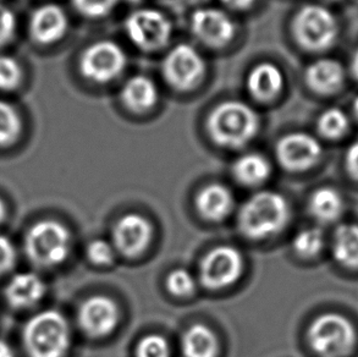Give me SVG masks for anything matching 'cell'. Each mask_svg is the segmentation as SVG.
<instances>
[{"instance_id": "cell-1", "label": "cell", "mask_w": 358, "mask_h": 357, "mask_svg": "<svg viewBox=\"0 0 358 357\" xmlns=\"http://www.w3.org/2000/svg\"><path fill=\"white\" fill-rule=\"evenodd\" d=\"M261 119L246 102L230 99L214 106L209 113L206 129L212 142L227 150H240L256 139Z\"/></svg>"}, {"instance_id": "cell-26", "label": "cell", "mask_w": 358, "mask_h": 357, "mask_svg": "<svg viewBox=\"0 0 358 357\" xmlns=\"http://www.w3.org/2000/svg\"><path fill=\"white\" fill-rule=\"evenodd\" d=\"M22 120L19 111L5 101H0V147H9L19 140Z\"/></svg>"}, {"instance_id": "cell-32", "label": "cell", "mask_w": 358, "mask_h": 357, "mask_svg": "<svg viewBox=\"0 0 358 357\" xmlns=\"http://www.w3.org/2000/svg\"><path fill=\"white\" fill-rule=\"evenodd\" d=\"M117 250L113 246L112 242L96 239L88 244L86 255L90 262L96 266H109L114 262Z\"/></svg>"}, {"instance_id": "cell-34", "label": "cell", "mask_w": 358, "mask_h": 357, "mask_svg": "<svg viewBox=\"0 0 358 357\" xmlns=\"http://www.w3.org/2000/svg\"><path fill=\"white\" fill-rule=\"evenodd\" d=\"M17 261V253L9 237L0 235V276L9 273Z\"/></svg>"}, {"instance_id": "cell-16", "label": "cell", "mask_w": 358, "mask_h": 357, "mask_svg": "<svg viewBox=\"0 0 358 357\" xmlns=\"http://www.w3.org/2000/svg\"><path fill=\"white\" fill-rule=\"evenodd\" d=\"M285 75L279 65L271 62L256 64L247 75L246 88L250 96L262 103H271L285 88Z\"/></svg>"}, {"instance_id": "cell-28", "label": "cell", "mask_w": 358, "mask_h": 357, "mask_svg": "<svg viewBox=\"0 0 358 357\" xmlns=\"http://www.w3.org/2000/svg\"><path fill=\"white\" fill-rule=\"evenodd\" d=\"M166 289L175 298H189L196 291V280L189 270L178 268L170 272L165 280Z\"/></svg>"}, {"instance_id": "cell-41", "label": "cell", "mask_w": 358, "mask_h": 357, "mask_svg": "<svg viewBox=\"0 0 358 357\" xmlns=\"http://www.w3.org/2000/svg\"><path fill=\"white\" fill-rule=\"evenodd\" d=\"M327 1H339V0H327Z\"/></svg>"}, {"instance_id": "cell-38", "label": "cell", "mask_w": 358, "mask_h": 357, "mask_svg": "<svg viewBox=\"0 0 358 357\" xmlns=\"http://www.w3.org/2000/svg\"><path fill=\"white\" fill-rule=\"evenodd\" d=\"M350 68H351V74H352V76H354V78L358 81V48L356 49V52H355L354 55H352Z\"/></svg>"}, {"instance_id": "cell-14", "label": "cell", "mask_w": 358, "mask_h": 357, "mask_svg": "<svg viewBox=\"0 0 358 357\" xmlns=\"http://www.w3.org/2000/svg\"><path fill=\"white\" fill-rule=\"evenodd\" d=\"M153 239V227L137 213L125 214L113 229V246L122 256L136 258L147 251Z\"/></svg>"}, {"instance_id": "cell-21", "label": "cell", "mask_w": 358, "mask_h": 357, "mask_svg": "<svg viewBox=\"0 0 358 357\" xmlns=\"http://www.w3.org/2000/svg\"><path fill=\"white\" fill-rule=\"evenodd\" d=\"M181 350L184 357H218L220 344L209 327L194 324L182 335Z\"/></svg>"}, {"instance_id": "cell-11", "label": "cell", "mask_w": 358, "mask_h": 357, "mask_svg": "<svg viewBox=\"0 0 358 357\" xmlns=\"http://www.w3.org/2000/svg\"><path fill=\"white\" fill-rule=\"evenodd\" d=\"M189 29L199 43L212 49L227 47L236 36V24L233 18L219 8L196 10L189 21Z\"/></svg>"}, {"instance_id": "cell-27", "label": "cell", "mask_w": 358, "mask_h": 357, "mask_svg": "<svg viewBox=\"0 0 358 357\" xmlns=\"http://www.w3.org/2000/svg\"><path fill=\"white\" fill-rule=\"evenodd\" d=\"M324 245V232L320 227L302 229L292 240V247L296 255L307 260L318 256L323 251Z\"/></svg>"}, {"instance_id": "cell-4", "label": "cell", "mask_w": 358, "mask_h": 357, "mask_svg": "<svg viewBox=\"0 0 358 357\" xmlns=\"http://www.w3.org/2000/svg\"><path fill=\"white\" fill-rule=\"evenodd\" d=\"M73 248V237L63 223L42 219L34 223L24 237V251L29 263L50 270L62 266Z\"/></svg>"}, {"instance_id": "cell-17", "label": "cell", "mask_w": 358, "mask_h": 357, "mask_svg": "<svg viewBox=\"0 0 358 357\" xmlns=\"http://www.w3.org/2000/svg\"><path fill=\"white\" fill-rule=\"evenodd\" d=\"M47 286L34 272H21L13 275L5 285L4 298L10 307L17 311L34 309L43 300Z\"/></svg>"}, {"instance_id": "cell-13", "label": "cell", "mask_w": 358, "mask_h": 357, "mask_svg": "<svg viewBox=\"0 0 358 357\" xmlns=\"http://www.w3.org/2000/svg\"><path fill=\"white\" fill-rule=\"evenodd\" d=\"M78 323L80 329L90 338H106L120 323V309L114 300L96 295L85 300L80 306Z\"/></svg>"}, {"instance_id": "cell-15", "label": "cell", "mask_w": 358, "mask_h": 357, "mask_svg": "<svg viewBox=\"0 0 358 357\" xmlns=\"http://www.w3.org/2000/svg\"><path fill=\"white\" fill-rule=\"evenodd\" d=\"M29 29V36L36 43H57L68 32V15L62 6L54 3L42 5L31 15Z\"/></svg>"}, {"instance_id": "cell-7", "label": "cell", "mask_w": 358, "mask_h": 357, "mask_svg": "<svg viewBox=\"0 0 358 357\" xmlns=\"http://www.w3.org/2000/svg\"><path fill=\"white\" fill-rule=\"evenodd\" d=\"M126 37L136 48L155 53L165 48L173 36V24L160 10L142 8L130 13L124 22Z\"/></svg>"}, {"instance_id": "cell-20", "label": "cell", "mask_w": 358, "mask_h": 357, "mask_svg": "<svg viewBox=\"0 0 358 357\" xmlns=\"http://www.w3.org/2000/svg\"><path fill=\"white\" fill-rule=\"evenodd\" d=\"M234 196L227 186L210 183L196 196V208L199 216L207 222H222L229 217L234 208Z\"/></svg>"}, {"instance_id": "cell-18", "label": "cell", "mask_w": 358, "mask_h": 357, "mask_svg": "<svg viewBox=\"0 0 358 357\" xmlns=\"http://www.w3.org/2000/svg\"><path fill=\"white\" fill-rule=\"evenodd\" d=\"M345 78V68L335 59H318L310 64L305 71L306 85L322 96H330L339 92L344 86Z\"/></svg>"}, {"instance_id": "cell-36", "label": "cell", "mask_w": 358, "mask_h": 357, "mask_svg": "<svg viewBox=\"0 0 358 357\" xmlns=\"http://www.w3.org/2000/svg\"><path fill=\"white\" fill-rule=\"evenodd\" d=\"M224 6L235 11H245L251 9L256 4L257 0H220Z\"/></svg>"}, {"instance_id": "cell-10", "label": "cell", "mask_w": 358, "mask_h": 357, "mask_svg": "<svg viewBox=\"0 0 358 357\" xmlns=\"http://www.w3.org/2000/svg\"><path fill=\"white\" fill-rule=\"evenodd\" d=\"M243 272V257L233 246H218L209 251L199 266V279L206 289H227L238 283Z\"/></svg>"}, {"instance_id": "cell-5", "label": "cell", "mask_w": 358, "mask_h": 357, "mask_svg": "<svg viewBox=\"0 0 358 357\" xmlns=\"http://www.w3.org/2000/svg\"><path fill=\"white\" fill-rule=\"evenodd\" d=\"M291 29L296 43L313 53L331 48L339 37L338 20L324 5L301 6L292 19Z\"/></svg>"}, {"instance_id": "cell-2", "label": "cell", "mask_w": 358, "mask_h": 357, "mask_svg": "<svg viewBox=\"0 0 358 357\" xmlns=\"http://www.w3.org/2000/svg\"><path fill=\"white\" fill-rule=\"evenodd\" d=\"M290 220V206L275 191H261L247 200L238 214L240 232L250 240L261 241L282 232Z\"/></svg>"}, {"instance_id": "cell-29", "label": "cell", "mask_w": 358, "mask_h": 357, "mask_svg": "<svg viewBox=\"0 0 358 357\" xmlns=\"http://www.w3.org/2000/svg\"><path fill=\"white\" fill-rule=\"evenodd\" d=\"M120 0H71L78 14L87 19H103L112 14Z\"/></svg>"}, {"instance_id": "cell-3", "label": "cell", "mask_w": 358, "mask_h": 357, "mask_svg": "<svg viewBox=\"0 0 358 357\" xmlns=\"http://www.w3.org/2000/svg\"><path fill=\"white\" fill-rule=\"evenodd\" d=\"M73 342L66 317L58 309L34 314L22 329V345L27 357H65Z\"/></svg>"}, {"instance_id": "cell-42", "label": "cell", "mask_w": 358, "mask_h": 357, "mask_svg": "<svg viewBox=\"0 0 358 357\" xmlns=\"http://www.w3.org/2000/svg\"><path fill=\"white\" fill-rule=\"evenodd\" d=\"M131 1H136V0H131Z\"/></svg>"}, {"instance_id": "cell-24", "label": "cell", "mask_w": 358, "mask_h": 357, "mask_svg": "<svg viewBox=\"0 0 358 357\" xmlns=\"http://www.w3.org/2000/svg\"><path fill=\"white\" fill-rule=\"evenodd\" d=\"M233 174L238 183L253 188L262 185L269 178L271 165L264 155L246 153L235 160Z\"/></svg>"}, {"instance_id": "cell-6", "label": "cell", "mask_w": 358, "mask_h": 357, "mask_svg": "<svg viewBox=\"0 0 358 357\" xmlns=\"http://www.w3.org/2000/svg\"><path fill=\"white\" fill-rule=\"evenodd\" d=\"M307 342L320 357H346L355 349L357 334L354 324L343 314H320L310 323Z\"/></svg>"}, {"instance_id": "cell-35", "label": "cell", "mask_w": 358, "mask_h": 357, "mask_svg": "<svg viewBox=\"0 0 358 357\" xmlns=\"http://www.w3.org/2000/svg\"><path fill=\"white\" fill-rule=\"evenodd\" d=\"M346 169L349 174L358 181V141L350 146L345 157Z\"/></svg>"}, {"instance_id": "cell-9", "label": "cell", "mask_w": 358, "mask_h": 357, "mask_svg": "<svg viewBox=\"0 0 358 357\" xmlns=\"http://www.w3.org/2000/svg\"><path fill=\"white\" fill-rule=\"evenodd\" d=\"M207 71L203 55L194 46L179 43L168 50L162 62V75L168 86L189 92L199 86Z\"/></svg>"}, {"instance_id": "cell-39", "label": "cell", "mask_w": 358, "mask_h": 357, "mask_svg": "<svg viewBox=\"0 0 358 357\" xmlns=\"http://www.w3.org/2000/svg\"><path fill=\"white\" fill-rule=\"evenodd\" d=\"M6 206H5L4 200L3 198H0V224L4 222L5 217H6Z\"/></svg>"}, {"instance_id": "cell-23", "label": "cell", "mask_w": 358, "mask_h": 357, "mask_svg": "<svg viewBox=\"0 0 358 357\" xmlns=\"http://www.w3.org/2000/svg\"><path fill=\"white\" fill-rule=\"evenodd\" d=\"M308 208L315 220L324 224L338 220L344 212V200L333 188H320L310 195Z\"/></svg>"}, {"instance_id": "cell-40", "label": "cell", "mask_w": 358, "mask_h": 357, "mask_svg": "<svg viewBox=\"0 0 358 357\" xmlns=\"http://www.w3.org/2000/svg\"><path fill=\"white\" fill-rule=\"evenodd\" d=\"M354 114L358 119V97L354 101Z\"/></svg>"}, {"instance_id": "cell-33", "label": "cell", "mask_w": 358, "mask_h": 357, "mask_svg": "<svg viewBox=\"0 0 358 357\" xmlns=\"http://www.w3.org/2000/svg\"><path fill=\"white\" fill-rule=\"evenodd\" d=\"M16 31V18L14 11L0 4V48L14 38Z\"/></svg>"}, {"instance_id": "cell-12", "label": "cell", "mask_w": 358, "mask_h": 357, "mask_svg": "<svg viewBox=\"0 0 358 357\" xmlns=\"http://www.w3.org/2000/svg\"><path fill=\"white\" fill-rule=\"evenodd\" d=\"M276 160L285 170L301 173L313 168L323 155V147L315 136L295 131L282 136L275 147Z\"/></svg>"}, {"instance_id": "cell-19", "label": "cell", "mask_w": 358, "mask_h": 357, "mask_svg": "<svg viewBox=\"0 0 358 357\" xmlns=\"http://www.w3.org/2000/svg\"><path fill=\"white\" fill-rule=\"evenodd\" d=\"M120 101L126 109L134 113H147L159 102L157 83L145 75L131 76L121 88Z\"/></svg>"}, {"instance_id": "cell-31", "label": "cell", "mask_w": 358, "mask_h": 357, "mask_svg": "<svg viewBox=\"0 0 358 357\" xmlns=\"http://www.w3.org/2000/svg\"><path fill=\"white\" fill-rule=\"evenodd\" d=\"M136 357H170L171 350L168 340L158 335L150 334L141 339L135 350Z\"/></svg>"}, {"instance_id": "cell-25", "label": "cell", "mask_w": 358, "mask_h": 357, "mask_svg": "<svg viewBox=\"0 0 358 357\" xmlns=\"http://www.w3.org/2000/svg\"><path fill=\"white\" fill-rule=\"evenodd\" d=\"M349 127V116L339 108L327 109L317 120V129L320 135L328 140H339L348 134Z\"/></svg>"}, {"instance_id": "cell-37", "label": "cell", "mask_w": 358, "mask_h": 357, "mask_svg": "<svg viewBox=\"0 0 358 357\" xmlns=\"http://www.w3.org/2000/svg\"><path fill=\"white\" fill-rule=\"evenodd\" d=\"M0 357H16V354L13 348L1 339H0Z\"/></svg>"}, {"instance_id": "cell-22", "label": "cell", "mask_w": 358, "mask_h": 357, "mask_svg": "<svg viewBox=\"0 0 358 357\" xmlns=\"http://www.w3.org/2000/svg\"><path fill=\"white\" fill-rule=\"evenodd\" d=\"M331 253L341 266L358 270V225L343 224L336 227L331 241Z\"/></svg>"}, {"instance_id": "cell-8", "label": "cell", "mask_w": 358, "mask_h": 357, "mask_svg": "<svg viewBox=\"0 0 358 357\" xmlns=\"http://www.w3.org/2000/svg\"><path fill=\"white\" fill-rule=\"evenodd\" d=\"M127 66V55L120 44L102 39L83 49L78 70L90 83L106 85L117 80Z\"/></svg>"}, {"instance_id": "cell-30", "label": "cell", "mask_w": 358, "mask_h": 357, "mask_svg": "<svg viewBox=\"0 0 358 357\" xmlns=\"http://www.w3.org/2000/svg\"><path fill=\"white\" fill-rule=\"evenodd\" d=\"M22 68L16 59L9 55H0V90L13 91L22 81Z\"/></svg>"}]
</instances>
